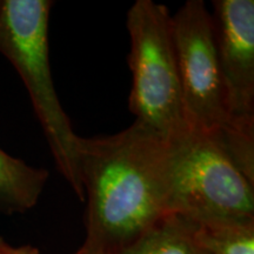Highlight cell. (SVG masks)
I'll return each instance as SVG.
<instances>
[{"instance_id":"4","label":"cell","mask_w":254,"mask_h":254,"mask_svg":"<svg viewBox=\"0 0 254 254\" xmlns=\"http://www.w3.org/2000/svg\"><path fill=\"white\" fill-rule=\"evenodd\" d=\"M171 17L166 6L152 0H136L127 12L132 72L128 107L135 123L176 140L190 129L184 117Z\"/></svg>"},{"instance_id":"7","label":"cell","mask_w":254,"mask_h":254,"mask_svg":"<svg viewBox=\"0 0 254 254\" xmlns=\"http://www.w3.org/2000/svg\"><path fill=\"white\" fill-rule=\"evenodd\" d=\"M49 172L12 157L0 148V214L24 213L37 205Z\"/></svg>"},{"instance_id":"1","label":"cell","mask_w":254,"mask_h":254,"mask_svg":"<svg viewBox=\"0 0 254 254\" xmlns=\"http://www.w3.org/2000/svg\"><path fill=\"white\" fill-rule=\"evenodd\" d=\"M171 141L135 122L113 135L79 136L85 241L113 254L166 217Z\"/></svg>"},{"instance_id":"11","label":"cell","mask_w":254,"mask_h":254,"mask_svg":"<svg viewBox=\"0 0 254 254\" xmlns=\"http://www.w3.org/2000/svg\"><path fill=\"white\" fill-rule=\"evenodd\" d=\"M74 254H111V253L106 252V251L100 249V247L92 245V244L85 241L84 245H82L80 249L77 251V253H74Z\"/></svg>"},{"instance_id":"6","label":"cell","mask_w":254,"mask_h":254,"mask_svg":"<svg viewBox=\"0 0 254 254\" xmlns=\"http://www.w3.org/2000/svg\"><path fill=\"white\" fill-rule=\"evenodd\" d=\"M215 55L238 134L254 139V1H213Z\"/></svg>"},{"instance_id":"10","label":"cell","mask_w":254,"mask_h":254,"mask_svg":"<svg viewBox=\"0 0 254 254\" xmlns=\"http://www.w3.org/2000/svg\"><path fill=\"white\" fill-rule=\"evenodd\" d=\"M0 254H40L33 246H12L0 238Z\"/></svg>"},{"instance_id":"12","label":"cell","mask_w":254,"mask_h":254,"mask_svg":"<svg viewBox=\"0 0 254 254\" xmlns=\"http://www.w3.org/2000/svg\"><path fill=\"white\" fill-rule=\"evenodd\" d=\"M0 1H1V0H0Z\"/></svg>"},{"instance_id":"9","label":"cell","mask_w":254,"mask_h":254,"mask_svg":"<svg viewBox=\"0 0 254 254\" xmlns=\"http://www.w3.org/2000/svg\"><path fill=\"white\" fill-rule=\"evenodd\" d=\"M113 254H204L193 239L189 220L166 215L134 241Z\"/></svg>"},{"instance_id":"3","label":"cell","mask_w":254,"mask_h":254,"mask_svg":"<svg viewBox=\"0 0 254 254\" xmlns=\"http://www.w3.org/2000/svg\"><path fill=\"white\" fill-rule=\"evenodd\" d=\"M171 24L187 127L214 141L253 182L254 140L232 126L211 13L201 0H189L171 17Z\"/></svg>"},{"instance_id":"8","label":"cell","mask_w":254,"mask_h":254,"mask_svg":"<svg viewBox=\"0 0 254 254\" xmlns=\"http://www.w3.org/2000/svg\"><path fill=\"white\" fill-rule=\"evenodd\" d=\"M190 224L204 254H254V219L220 218Z\"/></svg>"},{"instance_id":"5","label":"cell","mask_w":254,"mask_h":254,"mask_svg":"<svg viewBox=\"0 0 254 254\" xmlns=\"http://www.w3.org/2000/svg\"><path fill=\"white\" fill-rule=\"evenodd\" d=\"M165 206L190 221L254 219V183L214 141L190 131L171 141Z\"/></svg>"},{"instance_id":"2","label":"cell","mask_w":254,"mask_h":254,"mask_svg":"<svg viewBox=\"0 0 254 254\" xmlns=\"http://www.w3.org/2000/svg\"><path fill=\"white\" fill-rule=\"evenodd\" d=\"M52 5L50 0H1L0 53L17 69L27 88L57 168L84 201L79 135L60 104L51 74L49 20Z\"/></svg>"}]
</instances>
